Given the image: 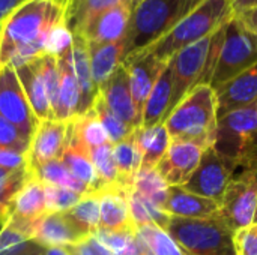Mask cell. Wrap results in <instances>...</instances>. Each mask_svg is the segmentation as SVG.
Instances as JSON below:
<instances>
[{
    "label": "cell",
    "mask_w": 257,
    "mask_h": 255,
    "mask_svg": "<svg viewBox=\"0 0 257 255\" xmlns=\"http://www.w3.org/2000/svg\"><path fill=\"white\" fill-rule=\"evenodd\" d=\"M74 0H27L3 23L0 68L20 66L44 53L60 54L72 44L68 29Z\"/></svg>",
    "instance_id": "6da1fadb"
},
{
    "label": "cell",
    "mask_w": 257,
    "mask_h": 255,
    "mask_svg": "<svg viewBox=\"0 0 257 255\" xmlns=\"http://www.w3.org/2000/svg\"><path fill=\"white\" fill-rule=\"evenodd\" d=\"M233 17L230 0H203L166 36L143 51L151 53L160 62L169 63L178 51L211 36Z\"/></svg>",
    "instance_id": "7a4b0ae2"
},
{
    "label": "cell",
    "mask_w": 257,
    "mask_h": 255,
    "mask_svg": "<svg viewBox=\"0 0 257 255\" xmlns=\"http://www.w3.org/2000/svg\"><path fill=\"white\" fill-rule=\"evenodd\" d=\"M203 0H143L131 12L126 56L140 53L166 36Z\"/></svg>",
    "instance_id": "3957f363"
},
{
    "label": "cell",
    "mask_w": 257,
    "mask_h": 255,
    "mask_svg": "<svg viewBox=\"0 0 257 255\" xmlns=\"http://www.w3.org/2000/svg\"><path fill=\"white\" fill-rule=\"evenodd\" d=\"M217 95L208 84L196 86L167 116L170 140H188L211 147L217 129Z\"/></svg>",
    "instance_id": "277c9868"
},
{
    "label": "cell",
    "mask_w": 257,
    "mask_h": 255,
    "mask_svg": "<svg viewBox=\"0 0 257 255\" xmlns=\"http://www.w3.org/2000/svg\"><path fill=\"white\" fill-rule=\"evenodd\" d=\"M212 147L235 168H257V113L254 104L218 117Z\"/></svg>",
    "instance_id": "5b68a950"
},
{
    "label": "cell",
    "mask_w": 257,
    "mask_h": 255,
    "mask_svg": "<svg viewBox=\"0 0 257 255\" xmlns=\"http://www.w3.org/2000/svg\"><path fill=\"white\" fill-rule=\"evenodd\" d=\"M166 231L187 255H236L235 231L220 215L194 219L170 216Z\"/></svg>",
    "instance_id": "8992f818"
},
{
    "label": "cell",
    "mask_w": 257,
    "mask_h": 255,
    "mask_svg": "<svg viewBox=\"0 0 257 255\" xmlns=\"http://www.w3.org/2000/svg\"><path fill=\"white\" fill-rule=\"evenodd\" d=\"M257 63V35L236 15L224 26V38L209 86L217 90Z\"/></svg>",
    "instance_id": "52a82bcc"
},
{
    "label": "cell",
    "mask_w": 257,
    "mask_h": 255,
    "mask_svg": "<svg viewBox=\"0 0 257 255\" xmlns=\"http://www.w3.org/2000/svg\"><path fill=\"white\" fill-rule=\"evenodd\" d=\"M212 35L182 48L172 57L170 68L173 89L169 114L196 86H209V51L212 44Z\"/></svg>",
    "instance_id": "ba28073f"
},
{
    "label": "cell",
    "mask_w": 257,
    "mask_h": 255,
    "mask_svg": "<svg viewBox=\"0 0 257 255\" xmlns=\"http://www.w3.org/2000/svg\"><path fill=\"white\" fill-rule=\"evenodd\" d=\"M257 206V168L242 170L227 185L218 215L236 231L253 224Z\"/></svg>",
    "instance_id": "9c48e42d"
},
{
    "label": "cell",
    "mask_w": 257,
    "mask_h": 255,
    "mask_svg": "<svg viewBox=\"0 0 257 255\" xmlns=\"http://www.w3.org/2000/svg\"><path fill=\"white\" fill-rule=\"evenodd\" d=\"M0 116L30 141L38 120L12 65L0 68Z\"/></svg>",
    "instance_id": "30bf717a"
},
{
    "label": "cell",
    "mask_w": 257,
    "mask_h": 255,
    "mask_svg": "<svg viewBox=\"0 0 257 255\" xmlns=\"http://www.w3.org/2000/svg\"><path fill=\"white\" fill-rule=\"evenodd\" d=\"M235 167L217 153L211 146L208 147L200 159V164L184 185V188L197 195L211 198L221 203L223 194L235 176Z\"/></svg>",
    "instance_id": "8fae6325"
},
{
    "label": "cell",
    "mask_w": 257,
    "mask_h": 255,
    "mask_svg": "<svg viewBox=\"0 0 257 255\" xmlns=\"http://www.w3.org/2000/svg\"><path fill=\"white\" fill-rule=\"evenodd\" d=\"M208 147L188 140H172L166 155L161 158L155 170L169 186H184Z\"/></svg>",
    "instance_id": "7c38bea8"
},
{
    "label": "cell",
    "mask_w": 257,
    "mask_h": 255,
    "mask_svg": "<svg viewBox=\"0 0 257 255\" xmlns=\"http://www.w3.org/2000/svg\"><path fill=\"white\" fill-rule=\"evenodd\" d=\"M45 213L47 209H45L44 185L38 179H35L30 173L27 182L18 191V194L12 201L11 213L5 225L21 233L29 240L33 225Z\"/></svg>",
    "instance_id": "4fadbf2b"
},
{
    "label": "cell",
    "mask_w": 257,
    "mask_h": 255,
    "mask_svg": "<svg viewBox=\"0 0 257 255\" xmlns=\"http://www.w3.org/2000/svg\"><path fill=\"white\" fill-rule=\"evenodd\" d=\"M122 65L125 66L128 72L133 102H134V107H136V111L142 125V114H143V108L148 101V96L152 87L155 86L160 74L167 66V63L160 62L151 53L140 51V53L125 57Z\"/></svg>",
    "instance_id": "5bb4252c"
},
{
    "label": "cell",
    "mask_w": 257,
    "mask_h": 255,
    "mask_svg": "<svg viewBox=\"0 0 257 255\" xmlns=\"http://www.w3.org/2000/svg\"><path fill=\"white\" fill-rule=\"evenodd\" d=\"M131 6L128 2L120 3L83 26L77 33L87 41L89 45H104L119 42L126 38L130 21H131Z\"/></svg>",
    "instance_id": "9a60e30c"
},
{
    "label": "cell",
    "mask_w": 257,
    "mask_h": 255,
    "mask_svg": "<svg viewBox=\"0 0 257 255\" xmlns=\"http://www.w3.org/2000/svg\"><path fill=\"white\" fill-rule=\"evenodd\" d=\"M69 122L56 119L38 122L29 144V167L60 159L68 140Z\"/></svg>",
    "instance_id": "2e32d148"
},
{
    "label": "cell",
    "mask_w": 257,
    "mask_h": 255,
    "mask_svg": "<svg viewBox=\"0 0 257 255\" xmlns=\"http://www.w3.org/2000/svg\"><path fill=\"white\" fill-rule=\"evenodd\" d=\"M86 237L87 234L80 230L63 212L45 213L42 218H39L30 231L29 240L47 249L74 245Z\"/></svg>",
    "instance_id": "e0dca14e"
},
{
    "label": "cell",
    "mask_w": 257,
    "mask_h": 255,
    "mask_svg": "<svg viewBox=\"0 0 257 255\" xmlns=\"http://www.w3.org/2000/svg\"><path fill=\"white\" fill-rule=\"evenodd\" d=\"M98 92L102 96L107 108L126 126H130L131 129H137L140 126V119L137 116L130 90L128 72L123 65L119 66V69L111 75L107 83H104L98 89Z\"/></svg>",
    "instance_id": "ac0fdd59"
},
{
    "label": "cell",
    "mask_w": 257,
    "mask_h": 255,
    "mask_svg": "<svg viewBox=\"0 0 257 255\" xmlns=\"http://www.w3.org/2000/svg\"><path fill=\"white\" fill-rule=\"evenodd\" d=\"M217 117L257 101V63L215 90Z\"/></svg>",
    "instance_id": "d6986e66"
},
{
    "label": "cell",
    "mask_w": 257,
    "mask_h": 255,
    "mask_svg": "<svg viewBox=\"0 0 257 255\" xmlns=\"http://www.w3.org/2000/svg\"><path fill=\"white\" fill-rule=\"evenodd\" d=\"M71 47L72 44L68 48H65L60 54H57L60 86H59V102H57V110L54 113V119L63 122H69L80 114V102H81L80 87L71 62Z\"/></svg>",
    "instance_id": "ffe728a7"
},
{
    "label": "cell",
    "mask_w": 257,
    "mask_h": 255,
    "mask_svg": "<svg viewBox=\"0 0 257 255\" xmlns=\"http://www.w3.org/2000/svg\"><path fill=\"white\" fill-rule=\"evenodd\" d=\"M99 195V228L107 231H136L128 206V192L119 188L105 189Z\"/></svg>",
    "instance_id": "44dd1931"
},
{
    "label": "cell",
    "mask_w": 257,
    "mask_h": 255,
    "mask_svg": "<svg viewBox=\"0 0 257 255\" xmlns=\"http://www.w3.org/2000/svg\"><path fill=\"white\" fill-rule=\"evenodd\" d=\"M164 212L176 218H209L220 212V204L211 198L187 191L184 186H170Z\"/></svg>",
    "instance_id": "7402d4cb"
},
{
    "label": "cell",
    "mask_w": 257,
    "mask_h": 255,
    "mask_svg": "<svg viewBox=\"0 0 257 255\" xmlns=\"http://www.w3.org/2000/svg\"><path fill=\"white\" fill-rule=\"evenodd\" d=\"M18 80L21 83V87L26 93V98L30 104V108L36 117V120H48L54 119L47 90L44 86V80L39 69L38 57L33 60H29L20 66H15Z\"/></svg>",
    "instance_id": "603a6c76"
},
{
    "label": "cell",
    "mask_w": 257,
    "mask_h": 255,
    "mask_svg": "<svg viewBox=\"0 0 257 255\" xmlns=\"http://www.w3.org/2000/svg\"><path fill=\"white\" fill-rule=\"evenodd\" d=\"M62 162L66 165V168L71 171V174L78 179L81 183L87 186V194H99V182L92 164L90 158V150L74 135L71 129V122H69V131H68V140L65 150L60 156Z\"/></svg>",
    "instance_id": "cb8c5ba5"
},
{
    "label": "cell",
    "mask_w": 257,
    "mask_h": 255,
    "mask_svg": "<svg viewBox=\"0 0 257 255\" xmlns=\"http://www.w3.org/2000/svg\"><path fill=\"white\" fill-rule=\"evenodd\" d=\"M71 62L72 69L80 87L81 102H80V114H84L93 104V99L98 93V89L93 84L92 72H90V54L89 44L80 35H72V47H71Z\"/></svg>",
    "instance_id": "d4e9b609"
},
{
    "label": "cell",
    "mask_w": 257,
    "mask_h": 255,
    "mask_svg": "<svg viewBox=\"0 0 257 255\" xmlns=\"http://www.w3.org/2000/svg\"><path fill=\"white\" fill-rule=\"evenodd\" d=\"M90 72L96 89L107 83L111 75L119 69L126 56V38L104 45H89Z\"/></svg>",
    "instance_id": "484cf974"
},
{
    "label": "cell",
    "mask_w": 257,
    "mask_h": 255,
    "mask_svg": "<svg viewBox=\"0 0 257 255\" xmlns=\"http://www.w3.org/2000/svg\"><path fill=\"white\" fill-rule=\"evenodd\" d=\"M172 68L170 62L160 74L155 86L152 87L142 114L143 128H151L158 123H164L169 116L170 101H172Z\"/></svg>",
    "instance_id": "4316f807"
},
{
    "label": "cell",
    "mask_w": 257,
    "mask_h": 255,
    "mask_svg": "<svg viewBox=\"0 0 257 255\" xmlns=\"http://www.w3.org/2000/svg\"><path fill=\"white\" fill-rule=\"evenodd\" d=\"M137 146L142 153V170H152L158 165L170 146V135L164 123L151 128L139 126L134 131Z\"/></svg>",
    "instance_id": "83f0119b"
},
{
    "label": "cell",
    "mask_w": 257,
    "mask_h": 255,
    "mask_svg": "<svg viewBox=\"0 0 257 255\" xmlns=\"http://www.w3.org/2000/svg\"><path fill=\"white\" fill-rule=\"evenodd\" d=\"M113 153L117 167L119 188L128 192L133 189L136 176L142 167V153L137 146L134 132L117 144H113Z\"/></svg>",
    "instance_id": "f1b7e54d"
},
{
    "label": "cell",
    "mask_w": 257,
    "mask_h": 255,
    "mask_svg": "<svg viewBox=\"0 0 257 255\" xmlns=\"http://www.w3.org/2000/svg\"><path fill=\"white\" fill-rule=\"evenodd\" d=\"M136 237L142 255H187L164 228L155 224L139 225Z\"/></svg>",
    "instance_id": "f546056e"
},
{
    "label": "cell",
    "mask_w": 257,
    "mask_h": 255,
    "mask_svg": "<svg viewBox=\"0 0 257 255\" xmlns=\"http://www.w3.org/2000/svg\"><path fill=\"white\" fill-rule=\"evenodd\" d=\"M29 170L32 176L38 179L42 185L62 186V188L75 191L81 195L87 194V186L71 174V171L66 168L62 159H53V161H47L38 165H32L29 167Z\"/></svg>",
    "instance_id": "4dcf8cb0"
},
{
    "label": "cell",
    "mask_w": 257,
    "mask_h": 255,
    "mask_svg": "<svg viewBox=\"0 0 257 255\" xmlns=\"http://www.w3.org/2000/svg\"><path fill=\"white\" fill-rule=\"evenodd\" d=\"M128 206L136 227L145 224H155L164 230L167 228L170 215H167L161 207H158L134 189L128 191Z\"/></svg>",
    "instance_id": "1f68e13d"
},
{
    "label": "cell",
    "mask_w": 257,
    "mask_h": 255,
    "mask_svg": "<svg viewBox=\"0 0 257 255\" xmlns=\"http://www.w3.org/2000/svg\"><path fill=\"white\" fill-rule=\"evenodd\" d=\"M90 158H92V164H93V168L99 182L101 192L105 189L119 188V176H117V167H116L114 153H113V144L108 141L99 147L92 149Z\"/></svg>",
    "instance_id": "d6a6232c"
},
{
    "label": "cell",
    "mask_w": 257,
    "mask_h": 255,
    "mask_svg": "<svg viewBox=\"0 0 257 255\" xmlns=\"http://www.w3.org/2000/svg\"><path fill=\"white\" fill-rule=\"evenodd\" d=\"M71 129H72L74 135L89 150L108 143L107 134H105L99 119L96 117V113L93 111V108H89L84 114L72 119L71 120Z\"/></svg>",
    "instance_id": "836d02e7"
},
{
    "label": "cell",
    "mask_w": 257,
    "mask_h": 255,
    "mask_svg": "<svg viewBox=\"0 0 257 255\" xmlns=\"http://www.w3.org/2000/svg\"><path fill=\"white\" fill-rule=\"evenodd\" d=\"M65 213L87 236H93L99 228V195L84 194L80 201Z\"/></svg>",
    "instance_id": "e575fe53"
},
{
    "label": "cell",
    "mask_w": 257,
    "mask_h": 255,
    "mask_svg": "<svg viewBox=\"0 0 257 255\" xmlns=\"http://www.w3.org/2000/svg\"><path fill=\"white\" fill-rule=\"evenodd\" d=\"M128 0H74L71 5L68 29L71 33H77L83 26H86L90 20L98 17L99 14L125 3Z\"/></svg>",
    "instance_id": "d590c367"
},
{
    "label": "cell",
    "mask_w": 257,
    "mask_h": 255,
    "mask_svg": "<svg viewBox=\"0 0 257 255\" xmlns=\"http://www.w3.org/2000/svg\"><path fill=\"white\" fill-rule=\"evenodd\" d=\"M29 176V167L17 171H6L0 168V225H5V222L8 221L12 201L18 191L27 182Z\"/></svg>",
    "instance_id": "8d00e7d4"
},
{
    "label": "cell",
    "mask_w": 257,
    "mask_h": 255,
    "mask_svg": "<svg viewBox=\"0 0 257 255\" xmlns=\"http://www.w3.org/2000/svg\"><path fill=\"white\" fill-rule=\"evenodd\" d=\"M169 185L164 182V179L158 174L155 168L152 170H139L133 189L142 194L145 198L151 200L154 204L161 207L164 210V204L169 197Z\"/></svg>",
    "instance_id": "74e56055"
},
{
    "label": "cell",
    "mask_w": 257,
    "mask_h": 255,
    "mask_svg": "<svg viewBox=\"0 0 257 255\" xmlns=\"http://www.w3.org/2000/svg\"><path fill=\"white\" fill-rule=\"evenodd\" d=\"M93 237L111 255H142L136 231H107L96 230Z\"/></svg>",
    "instance_id": "f35d334b"
},
{
    "label": "cell",
    "mask_w": 257,
    "mask_h": 255,
    "mask_svg": "<svg viewBox=\"0 0 257 255\" xmlns=\"http://www.w3.org/2000/svg\"><path fill=\"white\" fill-rule=\"evenodd\" d=\"M93 111L96 113V117L99 119L105 134H107V138L111 144H117L119 141L125 140L130 134L134 132V129H131L130 126H126L119 117H116L105 105L102 96L99 95V92L96 93L95 99H93V104L92 107Z\"/></svg>",
    "instance_id": "ab89813d"
},
{
    "label": "cell",
    "mask_w": 257,
    "mask_h": 255,
    "mask_svg": "<svg viewBox=\"0 0 257 255\" xmlns=\"http://www.w3.org/2000/svg\"><path fill=\"white\" fill-rule=\"evenodd\" d=\"M41 75L44 80V86L47 90V96L53 110V114L57 110L59 102V86H60V74L57 65V56L51 53H44L38 57Z\"/></svg>",
    "instance_id": "60d3db41"
},
{
    "label": "cell",
    "mask_w": 257,
    "mask_h": 255,
    "mask_svg": "<svg viewBox=\"0 0 257 255\" xmlns=\"http://www.w3.org/2000/svg\"><path fill=\"white\" fill-rule=\"evenodd\" d=\"M44 197L47 213H63L72 209L83 195L62 186L44 185Z\"/></svg>",
    "instance_id": "b9f144b4"
},
{
    "label": "cell",
    "mask_w": 257,
    "mask_h": 255,
    "mask_svg": "<svg viewBox=\"0 0 257 255\" xmlns=\"http://www.w3.org/2000/svg\"><path fill=\"white\" fill-rule=\"evenodd\" d=\"M29 144L30 141L15 126L0 116V147L27 153Z\"/></svg>",
    "instance_id": "7bdbcfd3"
},
{
    "label": "cell",
    "mask_w": 257,
    "mask_h": 255,
    "mask_svg": "<svg viewBox=\"0 0 257 255\" xmlns=\"http://www.w3.org/2000/svg\"><path fill=\"white\" fill-rule=\"evenodd\" d=\"M236 255H257V222L235 231Z\"/></svg>",
    "instance_id": "ee69618b"
},
{
    "label": "cell",
    "mask_w": 257,
    "mask_h": 255,
    "mask_svg": "<svg viewBox=\"0 0 257 255\" xmlns=\"http://www.w3.org/2000/svg\"><path fill=\"white\" fill-rule=\"evenodd\" d=\"M29 242L30 240L21 233L6 225H0V255H15L24 249Z\"/></svg>",
    "instance_id": "f6af8a7d"
},
{
    "label": "cell",
    "mask_w": 257,
    "mask_h": 255,
    "mask_svg": "<svg viewBox=\"0 0 257 255\" xmlns=\"http://www.w3.org/2000/svg\"><path fill=\"white\" fill-rule=\"evenodd\" d=\"M63 249L68 255H111L110 251H107L93 236H87L86 239L74 245L63 246Z\"/></svg>",
    "instance_id": "bcb514c9"
},
{
    "label": "cell",
    "mask_w": 257,
    "mask_h": 255,
    "mask_svg": "<svg viewBox=\"0 0 257 255\" xmlns=\"http://www.w3.org/2000/svg\"><path fill=\"white\" fill-rule=\"evenodd\" d=\"M29 167L27 153H20L17 150L0 147V168L6 171H17Z\"/></svg>",
    "instance_id": "7dc6e473"
},
{
    "label": "cell",
    "mask_w": 257,
    "mask_h": 255,
    "mask_svg": "<svg viewBox=\"0 0 257 255\" xmlns=\"http://www.w3.org/2000/svg\"><path fill=\"white\" fill-rule=\"evenodd\" d=\"M27 0H0V24Z\"/></svg>",
    "instance_id": "c3c4849f"
},
{
    "label": "cell",
    "mask_w": 257,
    "mask_h": 255,
    "mask_svg": "<svg viewBox=\"0 0 257 255\" xmlns=\"http://www.w3.org/2000/svg\"><path fill=\"white\" fill-rule=\"evenodd\" d=\"M253 33L257 35V12L256 11H245L242 14H238L236 15Z\"/></svg>",
    "instance_id": "681fc988"
},
{
    "label": "cell",
    "mask_w": 257,
    "mask_h": 255,
    "mask_svg": "<svg viewBox=\"0 0 257 255\" xmlns=\"http://www.w3.org/2000/svg\"><path fill=\"white\" fill-rule=\"evenodd\" d=\"M230 5H232L235 15H238V14H242L245 11L257 8V0H230Z\"/></svg>",
    "instance_id": "f907efd6"
},
{
    "label": "cell",
    "mask_w": 257,
    "mask_h": 255,
    "mask_svg": "<svg viewBox=\"0 0 257 255\" xmlns=\"http://www.w3.org/2000/svg\"><path fill=\"white\" fill-rule=\"evenodd\" d=\"M44 251H45V248L36 245L35 242H29L24 249H21L20 252H17L15 255H42Z\"/></svg>",
    "instance_id": "816d5d0a"
},
{
    "label": "cell",
    "mask_w": 257,
    "mask_h": 255,
    "mask_svg": "<svg viewBox=\"0 0 257 255\" xmlns=\"http://www.w3.org/2000/svg\"><path fill=\"white\" fill-rule=\"evenodd\" d=\"M42 255H68L63 248H47Z\"/></svg>",
    "instance_id": "f5cc1de1"
},
{
    "label": "cell",
    "mask_w": 257,
    "mask_h": 255,
    "mask_svg": "<svg viewBox=\"0 0 257 255\" xmlns=\"http://www.w3.org/2000/svg\"><path fill=\"white\" fill-rule=\"evenodd\" d=\"M143 0H128V5L131 6V9H134L139 3H142Z\"/></svg>",
    "instance_id": "db71d44e"
},
{
    "label": "cell",
    "mask_w": 257,
    "mask_h": 255,
    "mask_svg": "<svg viewBox=\"0 0 257 255\" xmlns=\"http://www.w3.org/2000/svg\"><path fill=\"white\" fill-rule=\"evenodd\" d=\"M253 222H257V206H256V212H254V219H253Z\"/></svg>",
    "instance_id": "11a10c76"
},
{
    "label": "cell",
    "mask_w": 257,
    "mask_h": 255,
    "mask_svg": "<svg viewBox=\"0 0 257 255\" xmlns=\"http://www.w3.org/2000/svg\"><path fill=\"white\" fill-rule=\"evenodd\" d=\"M254 108H256V113H257V101L254 102Z\"/></svg>",
    "instance_id": "9f6ffc18"
},
{
    "label": "cell",
    "mask_w": 257,
    "mask_h": 255,
    "mask_svg": "<svg viewBox=\"0 0 257 255\" xmlns=\"http://www.w3.org/2000/svg\"><path fill=\"white\" fill-rule=\"evenodd\" d=\"M0 33H2V24H0Z\"/></svg>",
    "instance_id": "6f0895ef"
}]
</instances>
